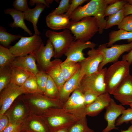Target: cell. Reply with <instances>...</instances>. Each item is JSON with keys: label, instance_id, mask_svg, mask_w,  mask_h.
Returning a JSON list of instances; mask_svg holds the SVG:
<instances>
[{"label": "cell", "instance_id": "9c48e42d", "mask_svg": "<svg viewBox=\"0 0 132 132\" xmlns=\"http://www.w3.org/2000/svg\"><path fill=\"white\" fill-rule=\"evenodd\" d=\"M106 43L100 45L97 48L102 54L103 59L100 64L98 70L101 69L107 64L116 62L120 56L125 52L130 51L132 49V42L128 44L113 45L108 48Z\"/></svg>", "mask_w": 132, "mask_h": 132}, {"label": "cell", "instance_id": "d6986e66", "mask_svg": "<svg viewBox=\"0 0 132 132\" xmlns=\"http://www.w3.org/2000/svg\"><path fill=\"white\" fill-rule=\"evenodd\" d=\"M23 132H50L41 116L30 113L23 123Z\"/></svg>", "mask_w": 132, "mask_h": 132}, {"label": "cell", "instance_id": "d4e9b609", "mask_svg": "<svg viewBox=\"0 0 132 132\" xmlns=\"http://www.w3.org/2000/svg\"><path fill=\"white\" fill-rule=\"evenodd\" d=\"M4 12L11 15L14 21L9 25L12 28H20L27 32L30 36L33 34L26 25L24 22V13L18 11L14 8H10L4 10Z\"/></svg>", "mask_w": 132, "mask_h": 132}, {"label": "cell", "instance_id": "7c38bea8", "mask_svg": "<svg viewBox=\"0 0 132 132\" xmlns=\"http://www.w3.org/2000/svg\"><path fill=\"white\" fill-rule=\"evenodd\" d=\"M54 48L48 39L45 46L43 42L39 49L31 55L34 57L39 71H45L50 64L52 57L54 56Z\"/></svg>", "mask_w": 132, "mask_h": 132}, {"label": "cell", "instance_id": "83f0119b", "mask_svg": "<svg viewBox=\"0 0 132 132\" xmlns=\"http://www.w3.org/2000/svg\"><path fill=\"white\" fill-rule=\"evenodd\" d=\"M61 66L65 82L74 76L81 68L79 62H62Z\"/></svg>", "mask_w": 132, "mask_h": 132}, {"label": "cell", "instance_id": "603a6c76", "mask_svg": "<svg viewBox=\"0 0 132 132\" xmlns=\"http://www.w3.org/2000/svg\"><path fill=\"white\" fill-rule=\"evenodd\" d=\"M34 57L30 54L25 56H16L12 66L25 70L35 75L39 71Z\"/></svg>", "mask_w": 132, "mask_h": 132}, {"label": "cell", "instance_id": "7dc6e473", "mask_svg": "<svg viewBox=\"0 0 132 132\" xmlns=\"http://www.w3.org/2000/svg\"><path fill=\"white\" fill-rule=\"evenodd\" d=\"M122 60L128 62L130 65L132 64V49L129 53L123 56Z\"/></svg>", "mask_w": 132, "mask_h": 132}, {"label": "cell", "instance_id": "e0dca14e", "mask_svg": "<svg viewBox=\"0 0 132 132\" xmlns=\"http://www.w3.org/2000/svg\"><path fill=\"white\" fill-rule=\"evenodd\" d=\"M106 112L104 118L107 122L106 127L102 132H109L114 129H118L116 127L115 123L117 118L122 114L125 108L122 104H117L111 98L109 104L105 108Z\"/></svg>", "mask_w": 132, "mask_h": 132}, {"label": "cell", "instance_id": "d590c367", "mask_svg": "<svg viewBox=\"0 0 132 132\" xmlns=\"http://www.w3.org/2000/svg\"><path fill=\"white\" fill-rule=\"evenodd\" d=\"M124 17L123 9L116 13L109 16L106 22L105 29H107L115 25H118Z\"/></svg>", "mask_w": 132, "mask_h": 132}, {"label": "cell", "instance_id": "ee69618b", "mask_svg": "<svg viewBox=\"0 0 132 132\" xmlns=\"http://www.w3.org/2000/svg\"><path fill=\"white\" fill-rule=\"evenodd\" d=\"M23 123H9L3 132H22Z\"/></svg>", "mask_w": 132, "mask_h": 132}, {"label": "cell", "instance_id": "9f6ffc18", "mask_svg": "<svg viewBox=\"0 0 132 132\" xmlns=\"http://www.w3.org/2000/svg\"></svg>", "mask_w": 132, "mask_h": 132}, {"label": "cell", "instance_id": "2e32d148", "mask_svg": "<svg viewBox=\"0 0 132 132\" xmlns=\"http://www.w3.org/2000/svg\"><path fill=\"white\" fill-rule=\"evenodd\" d=\"M84 76L80 68L70 78L66 81L59 90V100L63 105L69 97L70 94L79 89L81 81Z\"/></svg>", "mask_w": 132, "mask_h": 132}, {"label": "cell", "instance_id": "f907efd6", "mask_svg": "<svg viewBox=\"0 0 132 132\" xmlns=\"http://www.w3.org/2000/svg\"><path fill=\"white\" fill-rule=\"evenodd\" d=\"M120 132H132V124L126 130H121Z\"/></svg>", "mask_w": 132, "mask_h": 132}, {"label": "cell", "instance_id": "681fc988", "mask_svg": "<svg viewBox=\"0 0 132 132\" xmlns=\"http://www.w3.org/2000/svg\"><path fill=\"white\" fill-rule=\"evenodd\" d=\"M68 128H64L59 129L54 132H68Z\"/></svg>", "mask_w": 132, "mask_h": 132}, {"label": "cell", "instance_id": "44dd1931", "mask_svg": "<svg viewBox=\"0 0 132 132\" xmlns=\"http://www.w3.org/2000/svg\"><path fill=\"white\" fill-rule=\"evenodd\" d=\"M62 62L59 58L51 61L45 71L54 80L59 90L65 82L61 66Z\"/></svg>", "mask_w": 132, "mask_h": 132}, {"label": "cell", "instance_id": "836d02e7", "mask_svg": "<svg viewBox=\"0 0 132 132\" xmlns=\"http://www.w3.org/2000/svg\"><path fill=\"white\" fill-rule=\"evenodd\" d=\"M68 129V132H94L88 126L86 117L79 119Z\"/></svg>", "mask_w": 132, "mask_h": 132}, {"label": "cell", "instance_id": "4fadbf2b", "mask_svg": "<svg viewBox=\"0 0 132 132\" xmlns=\"http://www.w3.org/2000/svg\"><path fill=\"white\" fill-rule=\"evenodd\" d=\"M30 113L21 95L15 100L5 114L8 116L9 123H16L23 122Z\"/></svg>", "mask_w": 132, "mask_h": 132}, {"label": "cell", "instance_id": "f35d334b", "mask_svg": "<svg viewBox=\"0 0 132 132\" xmlns=\"http://www.w3.org/2000/svg\"><path fill=\"white\" fill-rule=\"evenodd\" d=\"M69 0H61L58 7L51 12L54 14H63L68 11L70 3Z\"/></svg>", "mask_w": 132, "mask_h": 132}, {"label": "cell", "instance_id": "b9f144b4", "mask_svg": "<svg viewBox=\"0 0 132 132\" xmlns=\"http://www.w3.org/2000/svg\"><path fill=\"white\" fill-rule=\"evenodd\" d=\"M84 103L85 106L94 102L99 95L93 92L86 91L83 93Z\"/></svg>", "mask_w": 132, "mask_h": 132}, {"label": "cell", "instance_id": "4316f807", "mask_svg": "<svg viewBox=\"0 0 132 132\" xmlns=\"http://www.w3.org/2000/svg\"><path fill=\"white\" fill-rule=\"evenodd\" d=\"M125 39L127 40L129 43L132 42V32H128L122 29L112 31L109 33L107 46H111L117 41Z\"/></svg>", "mask_w": 132, "mask_h": 132}, {"label": "cell", "instance_id": "ffe728a7", "mask_svg": "<svg viewBox=\"0 0 132 132\" xmlns=\"http://www.w3.org/2000/svg\"><path fill=\"white\" fill-rule=\"evenodd\" d=\"M110 94L106 92L101 94L90 104L86 106V115L93 117L97 115L109 104L111 99Z\"/></svg>", "mask_w": 132, "mask_h": 132}, {"label": "cell", "instance_id": "9a60e30c", "mask_svg": "<svg viewBox=\"0 0 132 132\" xmlns=\"http://www.w3.org/2000/svg\"><path fill=\"white\" fill-rule=\"evenodd\" d=\"M87 54L88 56L79 62L81 71L84 75H90L97 71L103 59L102 54L97 48H91Z\"/></svg>", "mask_w": 132, "mask_h": 132}, {"label": "cell", "instance_id": "e575fe53", "mask_svg": "<svg viewBox=\"0 0 132 132\" xmlns=\"http://www.w3.org/2000/svg\"><path fill=\"white\" fill-rule=\"evenodd\" d=\"M127 3V0H117L114 3L108 5L105 11V17L109 16L122 9Z\"/></svg>", "mask_w": 132, "mask_h": 132}, {"label": "cell", "instance_id": "ac0fdd59", "mask_svg": "<svg viewBox=\"0 0 132 132\" xmlns=\"http://www.w3.org/2000/svg\"><path fill=\"white\" fill-rule=\"evenodd\" d=\"M122 105L132 103V76L130 74L123 81L113 94Z\"/></svg>", "mask_w": 132, "mask_h": 132}, {"label": "cell", "instance_id": "6da1fadb", "mask_svg": "<svg viewBox=\"0 0 132 132\" xmlns=\"http://www.w3.org/2000/svg\"><path fill=\"white\" fill-rule=\"evenodd\" d=\"M117 1L116 0H91L83 6L78 7L69 17L72 22L80 21L87 17L93 16L96 19L98 24L99 34L105 29L106 21L104 12L108 5Z\"/></svg>", "mask_w": 132, "mask_h": 132}, {"label": "cell", "instance_id": "74e56055", "mask_svg": "<svg viewBox=\"0 0 132 132\" xmlns=\"http://www.w3.org/2000/svg\"><path fill=\"white\" fill-rule=\"evenodd\" d=\"M121 116L116 120L115 125L119 126L124 123H128L132 121V108L125 110Z\"/></svg>", "mask_w": 132, "mask_h": 132}, {"label": "cell", "instance_id": "7402d4cb", "mask_svg": "<svg viewBox=\"0 0 132 132\" xmlns=\"http://www.w3.org/2000/svg\"><path fill=\"white\" fill-rule=\"evenodd\" d=\"M46 22L48 27L55 30L68 29L71 22L64 14H54L51 12L47 16Z\"/></svg>", "mask_w": 132, "mask_h": 132}, {"label": "cell", "instance_id": "bcb514c9", "mask_svg": "<svg viewBox=\"0 0 132 132\" xmlns=\"http://www.w3.org/2000/svg\"><path fill=\"white\" fill-rule=\"evenodd\" d=\"M124 17L132 14V5L126 4L123 9Z\"/></svg>", "mask_w": 132, "mask_h": 132}, {"label": "cell", "instance_id": "db71d44e", "mask_svg": "<svg viewBox=\"0 0 132 132\" xmlns=\"http://www.w3.org/2000/svg\"><path fill=\"white\" fill-rule=\"evenodd\" d=\"M130 106L131 107V108H132V103H131V104L130 105Z\"/></svg>", "mask_w": 132, "mask_h": 132}, {"label": "cell", "instance_id": "3957f363", "mask_svg": "<svg viewBox=\"0 0 132 132\" xmlns=\"http://www.w3.org/2000/svg\"><path fill=\"white\" fill-rule=\"evenodd\" d=\"M130 65L121 60L115 62L106 70L105 80L108 92L113 95L119 86L130 74Z\"/></svg>", "mask_w": 132, "mask_h": 132}, {"label": "cell", "instance_id": "5bb4252c", "mask_svg": "<svg viewBox=\"0 0 132 132\" xmlns=\"http://www.w3.org/2000/svg\"><path fill=\"white\" fill-rule=\"evenodd\" d=\"M96 45L95 43L89 41L75 40L71 43L65 54L66 58L64 61L80 62L86 58L83 52V50L88 48H95Z\"/></svg>", "mask_w": 132, "mask_h": 132}, {"label": "cell", "instance_id": "f1b7e54d", "mask_svg": "<svg viewBox=\"0 0 132 132\" xmlns=\"http://www.w3.org/2000/svg\"><path fill=\"white\" fill-rule=\"evenodd\" d=\"M20 87L25 94L38 93V87L35 75L31 73L29 77Z\"/></svg>", "mask_w": 132, "mask_h": 132}, {"label": "cell", "instance_id": "8fae6325", "mask_svg": "<svg viewBox=\"0 0 132 132\" xmlns=\"http://www.w3.org/2000/svg\"><path fill=\"white\" fill-rule=\"evenodd\" d=\"M0 92V117L18 97L25 93L20 86L11 83Z\"/></svg>", "mask_w": 132, "mask_h": 132}, {"label": "cell", "instance_id": "30bf717a", "mask_svg": "<svg viewBox=\"0 0 132 132\" xmlns=\"http://www.w3.org/2000/svg\"><path fill=\"white\" fill-rule=\"evenodd\" d=\"M62 108L67 112L80 119L86 117V106L82 92L77 89L72 93Z\"/></svg>", "mask_w": 132, "mask_h": 132}, {"label": "cell", "instance_id": "484cf974", "mask_svg": "<svg viewBox=\"0 0 132 132\" xmlns=\"http://www.w3.org/2000/svg\"><path fill=\"white\" fill-rule=\"evenodd\" d=\"M11 76L10 83L21 86L30 76L31 73L22 68L11 66Z\"/></svg>", "mask_w": 132, "mask_h": 132}, {"label": "cell", "instance_id": "ba28073f", "mask_svg": "<svg viewBox=\"0 0 132 132\" xmlns=\"http://www.w3.org/2000/svg\"><path fill=\"white\" fill-rule=\"evenodd\" d=\"M43 42L40 36L34 34L29 37L22 36L14 45L9 48L16 56H25L37 51Z\"/></svg>", "mask_w": 132, "mask_h": 132}, {"label": "cell", "instance_id": "d6a6232c", "mask_svg": "<svg viewBox=\"0 0 132 132\" xmlns=\"http://www.w3.org/2000/svg\"><path fill=\"white\" fill-rule=\"evenodd\" d=\"M11 72V66L0 67V92L10 83Z\"/></svg>", "mask_w": 132, "mask_h": 132}, {"label": "cell", "instance_id": "11a10c76", "mask_svg": "<svg viewBox=\"0 0 132 132\" xmlns=\"http://www.w3.org/2000/svg\"><path fill=\"white\" fill-rule=\"evenodd\" d=\"M131 122L132 124V121H131Z\"/></svg>", "mask_w": 132, "mask_h": 132}, {"label": "cell", "instance_id": "60d3db41", "mask_svg": "<svg viewBox=\"0 0 132 132\" xmlns=\"http://www.w3.org/2000/svg\"><path fill=\"white\" fill-rule=\"evenodd\" d=\"M13 8L22 12L26 11L30 8L27 0H15L13 2Z\"/></svg>", "mask_w": 132, "mask_h": 132}, {"label": "cell", "instance_id": "f6af8a7d", "mask_svg": "<svg viewBox=\"0 0 132 132\" xmlns=\"http://www.w3.org/2000/svg\"><path fill=\"white\" fill-rule=\"evenodd\" d=\"M9 123L8 116L4 114L0 117V132H3Z\"/></svg>", "mask_w": 132, "mask_h": 132}, {"label": "cell", "instance_id": "1f68e13d", "mask_svg": "<svg viewBox=\"0 0 132 132\" xmlns=\"http://www.w3.org/2000/svg\"><path fill=\"white\" fill-rule=\"evenodd\" d=\"M44 95L51 99L59 100V90L55 82L49 75Z\"/></svg>", "mask_w": 132, "mask_h": 132}, {"label": "cell", "instance_id": "c3c4849f", "mask_svg": "<svg viewBox=\"0 0 132 132\" xmlns=\"http://www.w3.org/2000/svg\"><path fill=\"white\" fill-rule=\"evenodd\" d=\"M40 3L43 4L47 7H49L47 5L46 0H30L29 2V5L31 6H33L35 4Z\"/></svg>", "mask_w": 132, "mask_h": 132}, {"label": "cell", "instance_id": "cb8c5ba5", "mask_svg": "<svg viewBox=\"0 0 132 132\" xmlns=\"http://www.w3.org/2000/svg\"><path fill=\"white\" fill-rule=\"evenodd\" d=\"M46 7V6L43 4L37 3L33 9L29 8L27 11L23 12L24 19L30 21L32 23L35 34L39 35L40 34L38 29L37 24L41 14Z\"/></svg>", "mask_w": 132, "mask_h": 132}, {"label": "cell", "instance_id": "8992f818", "mask_svg": "<svg viewBox=\"0 0 132 132\" xmlns=\"http://www.w3.org/2000/svg\"><path fill=\"white\" fill-rule=\"evenodd\" d=\"M107 68L98 70L90 75H85L81 81L79 89L83 93L89 91L98 95L108 92L105 80V75Z\"/></svg>", "mask_w": 132, "mask_h": 132}, {"label": "cell", "instance_id": "ab89813d", "mask_svg": "<svg viewBox=\"0 0 132 132\" xmlns=\"http://www.w3.org/2000/svg\"><path fill=\"white\" fill-rule=\"evenodd\" d=\"M119 29H122L128 32H132V14L124 17L118 25Z\"/></svg>", "mask_w": 132, "mask_h": 132}, {"label": "cell", "instance_id": "7a4b0ae2", "mask_svg": "<svg viewBox=\"0 0 132 132\" xmlns=\"http://www.w3.org/2000/svg\"><path fill=\"white\" fill-rule=\"evenodd\" d=\"M50 132L69 128L79 119L65 110L62 107H52L41 115Z\"/></svg>", "mask_w": 132, "mask_h": 132}, {"label": "cell", "instance_id": "f5cc1de1", "mask_svg": "<svg viewBox=\"0 0 132 132\" xmlns=\"http://www.w3.org/2000/svg\"><path fill=\"white\" fill-rule=\"evenodd\" d=\"M127 1L128 4L132 5V0H128Z\"/></svg>", "mask_w": 132, "mask_h": 132}, {"label": "cell", "instance_id": "4dcf8cb0", "mask_svg": "<svg viewBox=\"0 0 132 132\" xmlns=\"http://www.w3.org/2000/svg\"><path fill=\"white\" fill-rule=\"evenodd\" d=\"M22 37L20 35H15L9 33L3 27L0 26V45L4 47L9 48L11 47L10 44L12 42Z\"/></svg>", "mask_w": 132, "mask_h": 132}, {"label": "cell", "instance_id": "f546056e", "mask_svg": "<svg viewBox=\"0 0 132 132\" xmlns=\"http://www.w3.org/2000/svg\"><path fill=\"white\" fill-rule=\"evenodd\" d=\"M16 56L10 51L9 48L0 45V67L12 66Z\"/></svg>", "mask_w": 132, "mask_h": 132}, {"label": "cell", "instance_id": "7bdbcfd3", "mask_svg": "<svg viewBox=\"0 0 132 132\" xmlns=\"http://www.w3.org/2000/svg\"><path fill=\"white\" fill-rule=\"evenodd\" d=\"M86 0H72L69 8L67 11L64 15L69 18L73 12L78 7L85 2Z\"/></svg>", "mask_w": 132, "mask_h": 132}, {"label": "cell", "instance_id": "277c9868", "mask_svg": "<svg viewBox=\"0 0 132 132\" xmlns=\"http://www.w3.org/2000/svg\"><path fill=\"white\" fill-rule=\"evenodd\" d=\"M22 97L30 112L38 115L41 116L50 108H62L63 105L59 100L38 93L24 94Z\"/></svg>", "mask_w": 132, "mask_h": 132}, {"label": "cell", "instance_id": "8d00e7d4", "mask_svg": "<svg viewBox=\"0 0 132 132\" xmlns=\"http://www.w3.org/2000/svg\"><path fill=\"white\" fill-rule=\"evenodd\" d=\"M38 87V93L44 95L48 75L45 72L39 71L35 75Z\"/></svg>", "mask_w": 132, "mask_h": 132}, {"label": "cell", "instance_id": "52a82bcc", "mask_svg": "<svg viewBox=\"0 0 132 132\" xmlns=\"http://www.w3.org/2000/svg\"><path fill=\"white\" fill-rule=\"evenodd\" d=\"M45 35L51 42L54 48V57L59 58L64 55L71 43L75 41V37L67 29L57 32L47 30Z\"/></svg>", "mask_w": 132, "mask_h": 132}, {"label": "cell", "instance_id": "816d5d0a", "mask_svg": "<svg viewBox=\"0 0 132 132\" xmlns=\"http://www.w3.org/2000/svg\"><path fill=\"white\" fill-rule=\"evenodd\" d=\"M46 0L47 5L49 7H50V4L52 3L53 1V0Z\"/></svg>", "mask_w": 132, "mask_h": 132}, {"label": "cell", "instance_id": "5b68a950", "mask_svg": "<svg viewBox=\"0 0 132 132\" xmlns=\"http://www.w3.org/2000/svg\"><path fill=\"white\" fill-rule=\"evenodd\" d=\"M68 29L75 37V40L85 42L88 41L99 31L97 20L93 16L86 17L78 22H71Z\"/></svg>", "mask_w": 132, "mask_h": 132}]
</instances>
